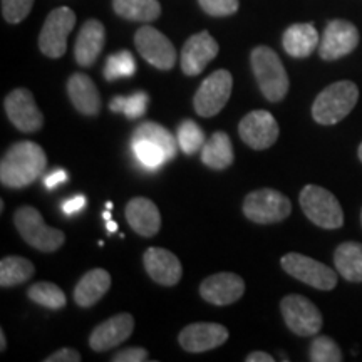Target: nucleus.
I'll list each match as a JSON object with an SVG mask.
<instances>
[{"label": "nucleus", "instance_id": "1", "mask_svg": "<svg viewBox=\"0 0 362 362\" xmlns=\"http://www.w3.org/2000/svg\"><path fill=\"white\" fill-rule=\"evenodd\" d=\"M47 168L42 146L34 141L13 143L0 161V181L4 187L21 189L33 185Z\"/></svg>", "mask_w": 362, "mask_h": 362}, {"label": "nucleus", "instance_id": "2", "mask_svg": "<svg viewBox=\"0 0 362 362\" xmlns=\"http://www.w3.org/2000/svg\"><path fill=\"white\" fill-rule=\"evenodd\" d=\"M252 71L255 76L259 88L264 94L267 101L280 103L287 96L288 86V74L274 49L267 45H259L250 54Z\"/></svg>", "mask_w": 362, "mask_h": 362}, {"label": "nucleus", "instance_id": "3", "mask_svg": "<svg viewBox=\"0 0 362 362\" xmlns=\"http://www.w3.org/2000/svg\"><path fill=\"white\" fill-rule=\"evenodd\" d=\"M359 89L352 81H339L325 88L312 104V117L315 123L332 126L341 123L354 110Z\"/></svg>", "mask_w": 362, "mask_h": 362}, {"label": "nucleus", "instance_id": "4", "mask_svg": "<svg viewBox=\"0 0 362 362\" xmlns=\"http://www.w3.org/2000/svg\"><path fill=\"white\" fill-rule=\"evenodd\" d=\"M13 223L21 237L39 252H56L66 242L64 232L45 225L40 211L34 206H21L13 215Z\"/></svg>", "mask_w": 362, "mask_h": 362}, {"label": "nucleus", "instance_id": "5", "mask_svg": "<svg viewBox=\"0 0 362 362\" xmlns=\"http://www.w3.org/2000/svg\"><path fill=\"white\" fill-rule=\"evenodd\" d=\"M302 210L312 223L325 230H337L344 225V211L336 194L317 185H307L298 197Z\"/></svg>", "mask_w": 362, "mask_h": 362}, {"label": "nucleus", "instance_id": "6", "mask_svg": "<svg viewBox=\"0 0 362 362\" xmlns=\"http://www.w3.org/2000/svg\"><path fill=\"white\" fill-rule=\"evenodd\" d=\"M292 203L284 193L272 188H262L248 193L243 202V215L253 223L270 225L288 218Z\"/></svg>", "mask_w": 362, "mask_h": 362}, {"label": "nucleus", "instance_id": "7", "mask_svg": "<svg viewBox=\"0 0 362 362\" xmlns=\"http://www.w3.org/2000/svg\"><path fill=\"white\" fill-rule=\"evenodd\" d=\"M76 25V13L69 7H57L49 13L39 34V49L51 59L62 57L67 51V37Z\"/></svg>", "mask_w": 362, "mask_h": 362}, {"label": "nucleus", "instance_id": "8", "mask_svg": "<svg viewBox=\"0 0 362 362\" xmlns=\"http://www.w3.org/2000/svg\"><path fill=\"white\" fill-rule=\"evenodd\" d=\"M233 78L226 69L215 71L203 81L193 98V107L198 116L214 117L223 110L232 96Z\"/></svg>", "mask_w": 362, "mask_h": 362}, {"label": "nucleus", "instance_id": "9", "mask_svg": "<svg viewBox=\"0 0 362 362\" xmlns=\"http://www.w3.org/2000/svg\"><path fill=\"white\" fill-rule=\"evenodd\" d=\"M280 310L285 320V325L296 336L312 337L322 329V314L317 309L314 302L304 296H287L280 302Z\"/></svg>", "mask_w": 362, "mask_h": 362}, {"label": "nucleus", "instance_id": "10", "mask_svg": "<svg viewBox=\"0 0 362 362\" xmlns=\"http://www.w3.org/2000/svg\"><path fill=\"white\" fill-rule=\"evenodd\" d=\"M280 265L293 279L310 285L317 291H332L337 285L336 272L322 262H317L302 253H287L280 260Z\"/></svg>", "mask_w": 362, "mask_h": 362}, {"label": "nucleus", "instance_id": "11", "mask_svg": "<svg viewBox=\"0 0 362 362\" xmlns=\"http://www.w3.org/2000/svg\"><path fill=\"white\" fill-rule=\"evenodd\" d=\"M134 45L138 49L139 56H141L148 64L155 66L160 71H170L176 64V54L175 45L171 40L161 34L160 30L151 25H144L134 35Z\"/></svg>", "mask_w": 362, "mask_h": 362}, {"label": "nucleus", "instance_id": "12", "mask_svg": "<svg viewBox=\"0 0 362 362\" xmlns=\"http://www.w3.org/2000/svg\"><path fill=\"white\" fill-rule=\"evenodd\" d=\"M4 110L8 121L22 133H37L44 126V115L35 104L34 94L25 88H17L7 94Z\"/></svg>", "mask_w": 362, "mask_h": 362}, {"label": "nucleus", "instance_id": "13", "mask_svg": "<svg viewBox=\"0 0 362 362\" xmlns=\"http://www.w3.org/2000/svg\"><path fill=\"white\" fill-rule=\"evenodd\" d=\"M357 44H359V30L354 24L342 19L330 21L319 44V54L324 61H337L354 51Z\"/></svg>", "mask_w": 362, "mask_h": 362}, {"label": "nucleus", "instance_id": "14", "mask_svg": "<svg viewBox=\"0 0 362 362\" xmlns=\"http://www.w3.org/2000/svg\"><path fill=\"white\" fill-rule=\"evenodd\" d=\"M279 123L269 111H252L240 121L238 134L252 149L262 151L279 139Z\"/></svg>", "mask_w": 362, "mask_h": 362}, {"label": "nucleus", "instance_id": "15", "mask_svg": "<svg viewBox=\"0 0 362 362\" xmlns=\"http://www.w3.org/2000/svg\"><path fill=\"white\" fill-rule=\"evenodd\" d=\"M218 42L206 30L189 37L181 49V71L187 76H198L218 56Z\"/></svg>", "mask_w": 362, "mask_h": 362}, {"label": "nucleus", "instance_id": "16", "mask_svg": "<svg viewBox=\"0 0 362 362\" xmlns=\"http://www.w3.org/2000/svg\"><path fill=\"white\" fill-rule=\"evenodd\" d=\"M245 293V282L237 274L220 272L210 275L200 285V296L211 305H230L240 300Z\"/></svg>", "mask_w": 362, "mask_h": 362}, {"label": "nucleus", "instance_id": "17", "mask_svg": "<svg viewBox=\"0 0 362 362\" xmlns=\"http://www.w3.org/2000/svg\"><path fill=\"white\" fill-rule=\"evenodd\" d=\"M180 346L187 352L200 354L223 346L228 341V329L221 324L197 322L189 324L180 332Z\"/></svg>", "mask_w": 362, "mask_h": 362}, {"label": "nucleus", "instance_id": "18", "mask_svg": "<svg viewBox=\"0 0 362 362\" xmlns=\"http://www.w3.org/2000/svg\"><path fill=\"white\" fill-rule=\"evenodd\" d=\"M134 319L131 314H117L104 320L89 336V347L94 352H106L121 342L128 341L133 334Z\"/></svg>", "mask_w": 362, "mask_h": 362}, {"label": "nucleus", "instance_id": "19", "mask_svg": "<svg viewBox=\"0 0 362 362\" xmlns=\"http://www.w3.org/2000/svg\"><path fill=\"white\" fill-rule=\"evenodd\" d=\"M143 265L149 277L165 287H173L183 275V267L178 257L161 247L148 248L143 255Z\"/></svg>", "mask_w": 362, "mask_h": 362}, {"label": "nucleus", "instance_id": "20", "mask_svg": "<svg viewBox=\"0 0 362 362\" xmlns=\"http://www.w3.org/2000/svg\"><path fill=\"white\" fill-rule=\"evenodd\" d=\"M126 220L136 233L144 238L155 237L161 228V215L149 198L136 197L126 205Z\"/></svg>", "mask_w": 362, "mask_h": 362}, {"label": "nucleus", "instance_id": "21", "mask_svg": "<svg viewBox=\"0 0 362 362\" xmlns=\"http://www.w3.org/2000/svg\"><path fill=\"white\" fill-rule=\"evenodd\" d=\"M106 39L104 25L98 19H89L81 27L74 45V59L81 67H90L101 56Z\"/></svg>", "mask_w": 362, "mask_h": 362}, {"label": "nucleus", "instance_id": "22", "mask_svg": "<svg viewBox=\"0 0 362 362\" xmlns=\"http://www.w3.org/2000/svg\"><path fill=\"white\" fill-rule=\"evenodd\" d=\"M67 94L72 106L84 116H96L101 110V96L88 74L76 72L67 81Z\"/></svg>", "mask_w": 362, "mask_h": 362}, {"label": "nucleus", "instance_id": "23", "mask_svg": "<svg viewBox=\"0 0 362 362\" xmlns=\"http://www.w3.org/2000/svg\"><path fill=\"white\" fill-rule=\"evenodd\" d=\"M111 288V275L104 269H93L74 287V302L79 307L96 305Z\"/></svg>", "mask_w": 362, "mask_h": 362}, {"label": "nucleus", "instance_id": "24", "mask_svg": "<svg viewBox=\"0 0 362 362\" xmlns=\"http://www.w3.org/2000/svg\"><path fill=\"white\" fill-rule=\"evenodd\" d=\"M282 44L291 57H309L319 45V34L312 24H293L284 33Z\"/></svg>", "mask_w": 362, "mask_h": 362}, {"label": "nucleus", "instance_id": "25", "mask_svg": "<svg viewBox=\"0 0 362 362\" xmlns=\"http://www.w3.org/2000/svg\"><path fill=\"white\" fill-rule=\"evenodd\" d=\"M235 160L230 136L223 131H216L206 139L202 148V161L211 170H226Z\"/></svg>", "mask_w": 362, "mask_h": 362}, {"label": "nucleus", "instance_id": "26", "mask_svg": "<svg viewBox=\"0 0 362 362\" xmlns=\"http://www.w3.org/2000/svg\"><path fill=\"white\" fill-rule=\"evenodd\" d=\"M334 264L339 275L349 282H362V243H341L334 252Z\"/></svg>", "mask_w": 362, "mask_h": 362}, {"label": "nucleus", "instance_id": "27", "mask_svg": "<svg viewBox=\"0 0 362 362\" xmlns=\"http://www.w3.org/2000/svg\"><path fill=\"white\" fill-rule=\"evenodd\" d=\"M131 141H149L156 144L158 148L163 149L168 161L173 160L180 148L178 139H175V136L168 129L163 128L161 124L153 123V121H146V123L139 124L133 131V134H131Z\"/></svg>", "mask_w": 362, "mask_h": 362}, {"label": "nucleus", "instance_id": "28", "mask_svg": "<svg viewBox=\"0 0 362 362\" xmlns=\"http://www.w3.org/2000/svg\"><path fill=\"white\" fill-rule=\"evenodd\" d=\"M112 8L117 16L131 22H151L161 16L158 0H112Z\"/></svg>", "mask_w": 362, "mask_h": 362}, {"label": "nucleus", "instance_id": "29", "mask_svg": "<svg viewBox=\"0 0 362 362\" xmlns=\"http://www.w3.org/2000/svg\"><path fill=\"white\" fill-rule=\"evenodd\" d=\"M34 272V264L24 259V257H4L2 262H0V287L8 288L24 284L33 277Z\"/></svg>", "mask_w": 362, "mask_h": 362}, {"label": "nucleus", "instance_id": "30", "mask_svg": "<svg viewBox=\"0 0 362 362\" xmlns=\"http://www.w3.org/2000/svg\"><path fill=\"white\" fill-rule=\"evenodd\" d=\"M27 296L35 304L45 307L51 310H61L67 304L66 293L52 282H37L29 288Z\"/></svg>", "mask_w": 362, "mask_h": 362}, {"label": "nucleus", "instance_id": "31", "mask_svg": "<svg viewBox=\"0 0 362 362\" xmlns=\"http://www.w3.org/2000/svg\"><path fill=\"white\" fill-rule=\"evenodd\" d=\"M205 143V133L194 121L185 119L178 126V144L185 155H194L197 151H200Z\"/></svg>", "mask_w": 362, "mask_h": 362}, {"label": "nucleus", "instance_id": "32", "mask_svg": "<svg viewBox=\"0 0 362 362\" xmlns=\"http://www.w3.org/2000/svg\"><path fill=\"white\" fill-rule=\"evenodd\" d=\"M136 72V62L129 51H119L107 57L104 66L106 81H116L119 78H131Z\"/></svg>", "mask_w": 362, "mask_h": 362}, {"label": "nucleus", "instance_id": "33", "mask_svg": "<svg viewBox=\"0 0 362 362\" xmlns=\"http://www.w3.org/2000/svg\"><path fill=\"white\" fill-rule=\"evenodd\" d=\"M148 106L146 93H134L131 96H116L111 99L110 110L112 112H123L128 119L141 117Z\"/></svg>", "mask_w": 362, "mask_h": 362}, {"label": "nucleus", "instance_id": "34", "mask_svg": "<svg viewBox=\"0 0 362 362\" xmlns=\"http://www.w3.org/2000/svg\"><path fill=\"white\" fill-rule=\"evenodd\" d=\"M344 359L342 351L334 339L327 336H317L310 344L312 362H341Z\"/></svg>", "mask_w": 362, "mask_h": 362}, {"label": "nucleus", "instance_id": "35", "mask_svg": "<svg viewBox=\"0 0 362 362\" xmlns=\"http://www.w3.org/2000/svg\"><path fill=\"white\" fill-rule=\"evenodd\" d=\"M131 146L138 161L146 168H160L163 163L168 161L163 149L149 141H131Z\"/></svg>", "mask_w": 362, "mask_h": 362}, {"label": "nucleus", "instance_id": "36", "mask_svg": "<svg viewBox=\"0 0 362 362\" xmlns=\"http://www.w3.org/2000/svg\"><path fill=\"white\" fill-rule=\"evenodd\" d=\"M34 0H2V16L8 24H19L33 11Z\"/></svg>", "mask_w": 362, "mask_h": 362}, {"label": "nucleus", "instance_id": "37", "mask_svg": "<svg viewBox=\"0 0 362 362\" xmlns=\"http://www.w3.org/2000/svg\"><path fill=\"white\" fill-rule=\"evenodd\" d=\"M203 12L211 17H228L238 11V0H198Z\"/></svg>", "mask_w": 362, "mask_h": 362}, {"label": "nucleus", "instance_id": "38", "mask_svg": "<svg viewBox=\"0 0 362 362\" xmlns=\"http://www.w3.org/2000/svg\"><path fill=\"white\" fill-rule=\"evenodd\" d=\"M148 351L143 347H128L112 356V362H144L148 361Z\"/></svg>", "mask_w": 362, "mask_h": 362}, {"label": "nucleus", "instance_id": "39", "mask_svg": "<svg viewBox=\"0 0 362 362\" xmlns=\"http://www.w3.org/2000/svg\"><path fill=\"white\" fill-rule=\"evenodd\" d=\"M44 361L45 362H81V361H83V357H81L79 351L64 347V349L56 351L54 354L47 356Z\"/></svg>", "mask_w": 362, "mask_h": 362}, {"label": "nucleus", "instance_id": "40", "mask_svg": "<svg viewBox=\"0 0 362 362\" xmlns=\"http://www.w3.org/2000/svg\"><path fill=\"white\" fill-rule=\"evenodd\" d=\"M86 203H88V200H86L84 194H76V197L67 198V200L62 202L61 208L66 215H74V214H78V211L83 210V208L86 206Z\"/></svg>", "mask_w": 362, "mask_h": 362}, {"label": "nucleus", "instance_id": "41", "mask_svg": "<svg viewBox=\"0 0 362 362\" xmlns=\"http://www.w3.org/2000/svg\"><path fill=\"white\" fill-rule=\"evenodd\" d=\"M66 181H67V173H66V170L57 168V170L51 171V173H49V175H45V178H44V185H45V188L54 189L56 187H59V185L66 183Z\"/></svg>", "mask_w": 362, "mask_h": 362}, {"label": "nucleus", "instance_id": "42", "mask_svg": "<svg viewBox=\"0 0 362 362\" xmlns=\"http://www.w3.org/2000/svg\"><path fill=\"white\" fill-rule=\"evenodd\" d=\"M247 362H274V356L267 354V352H250L245 357Z\"/></svg>", "mask_w": 362, "mask_h": 362}, {"label": "nucleus", "instance_id": "43", "mask_svg": "<svg viewBox=\"0 0 362 362\" xmlns=\"http://www.w3.org/2000/svg\"><path fill=\"white\" fill-rule=\"evenodd\" d=\"M106 228H107V232H110V233H112V232H116V230H117V223H116V221L115 220H107L106 221Z\"/></svg>", "mask_w": 362, "mask_h": 362}, {"label": "nucleus", "instance_id": "44", "mask_svg": "<svg viewBox=\"0 0 362 362\" xmlns=\"http://www.w3.org/2000/svg\"><path fill=\"white\" fill-rule=\"evenodd\" d=\"M7 347V339H6V334H4V330H0V351H6Z\"/></svg>", "mask_w": 362, "mask_h": 362}, {"label": "nucleus", "instance_id": "45", "mask_svg": "<svg viewBox=\"0 0 362 362\" xmlns=\"http://www.w3.org/2000/svg\"><path fill=\"white\" fill-rule=\"evenodd\" d=\"M103 218H104V221H107V220H111V210H106L103 214Z\"/></svg>", "mask_w": 362, "mask_h": 362}, {"label": "nucleus", "instance_id": "46", "mask_svg": "<svg viewBox=\"0 0 362 362\" xmlns=\"http://www.w3.org/2000/svg\"><path fill=\"white\" fill-rule=\"evenodd\" d=\"M357 155H359V160L362 161V143H361V146H359V151H357Z\"/></svg>", "mask_w": 362, "mask_h": 362}, {"label": "nucleus", "instance_id": "47", "mask_svg": "<svg viewBox=\"0 0 362 362\" xmlns=\"http://www.w3.org/2000/svg\"><path fill=\"white\" fill-rule=\"evenodd\" d=\"M106 210H112V203L111 202L106 203Z\"/></svg>", "mask_w": 362, "mask_h": 362}, {"label": "nucleus", "instance_id": "48", "mask_svg": "<svg viewBox=\"0 0 362 362\" xmlns=\"http://www.w3.org/2000/svg\"><path fill=\"white\" fill-rule=\"evenodd\" d=\"M361 225H362V211H361Z\"/></svg>", "mask_w": 362, "mask_h": 362}]
</instances>
